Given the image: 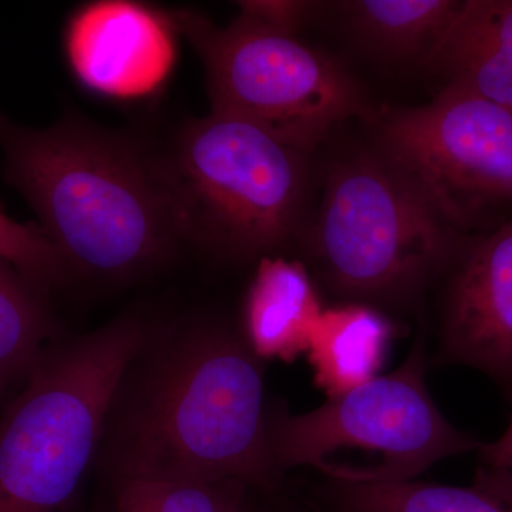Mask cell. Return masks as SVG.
I'll return each instance as SVG.
<instances>
[{
    "label": "cell",
    "mask_w": 512,
    "mask_h": 512,
    "mask_svg": "<svg viewBox=\"0 0 512 512\" xmlns=\"http://www.w3.org/2000/svg\"><path fill=\"white\" fill-rule=\"evenodd\" d=\"M110 456L117 478L274 490L261 359L214 326L170 340L121 410Z\"/></svg>",
    "instance_id": "1"
},
{
    "label": "cell",
    "mask_w": 512,
    "mask_h": 512,
    "mask_svg": "<svg viewBox=\"0 0 512 512\" xmlns=\"http://www.w3.org/2000/svg\"><path fill=\"white\" fill-rule=\"evenodd\" d=\"M0 150L69 269L121 278L187 238L163 161L131 141L72 119L29 128L0 116Z\"/></svg>",
    "instance_id": "2"
},
{
    "label": "cell",
    "mask_w": 512,
    "mask_h": 512,
    "mask_svg": "<svg viewBox=\"0 0 512 512\" xmlns=\"http://www.w3.org/2000/svg\"><path fill=\"white\" fill-rule=\"evenodd\" d=\"M146 325L121 318L46 349L0 420V512H60L79 490Z\"/></svg>",
    "instance_id": "3"
},
{
    "label": "cell",
    "mask_w": 512,
    "mask_h": 512,
    "mask_svg": "<svg viewBox=\"0 0 512 512\" xmlns=\"http://www.w3.org/2000/svg\"><path fill=\"white\" fill-rule=\"evenodd\" d=\"M424 353L417 342L399 369L312 412L269 410L276 471L312 467L340 483H404L444 458L478 451L483 443L456 429L431 399Z\"/></svg>",
    "instance_id": "4"
},
{
    "label": "cell",
    "mask_w": 512,
    "mask_h": 512,
    "mask_svg": "<svg viewBox=\"0 0 512 512\" xmlns=\"http://www.w3.org/2000/svg\"><path fill=\"white\" fill-rule=\"evenodd\" d=\"M311 245L339 295L406 302L450 268L464 244L402 171L365 154L329 175Z\"/></svg>",
    "instance_id": "5"
},
{
    "label": "cell",
    "mask_w": 512,
    "mask_h": 512,
    "mask_svg": "<svg viewBox=\"0 0 512 512\" xmlns=\"http://www.w3.org/2000/svg\"><path fill=\"white\" fill-rule=\"evenodd\" d=\"M161 161L187 238L252 258L281 247L298 227L305 154L247 121L211 111L188 123Z\"/></svg>",
    "instance_id": "6"
},
{
    "label": "cell",
    "mask_w": 512,
    "mask_h": 512,
    "mask_svg": "<svg viewBox=\"0 0 512 512\" xmlns=\"http://www.w3.org/2000/svg\"><path fill=\"white\" fill-rule=\"evenodd\" d=\"M165 15L201 57L212 113L247 121L306 156L336 124L369 111L355 77L296 36L238 18L221 28L188 9Z\"/></svg>",
    "instance_id": "7"
},
{
    "label": "cell",
    "mask_w": 512,
    "mask_h": 512,
    "mask_svg": "<svg viewBox=\"0 0 512 512\" xmlns=\"http://www.w3.org/2000/svg\"><path fill=\"white\" fill-rule=\"evenodd\" d=\"M382 156L456 231L512 214V110L446 84L430 103L380 127Z\"/></svg>",
    "instance_id": "8"
},
{
    "label": "cell",
    "mask_w": 512,
    "mask_h": 512,
    "mask_svg": "<svg viewBox=\"0 0 512 512\" xmlns=\"http://www.w3.org/2000/svg\"><path fill=\"white\" fill-rule=\"evenodd\" d=\"M440 363L512 384V221L464 244L453 262Z\"/></svg>",
    "instance_id": "9"
},
{
    "label": "cell",
    "mask_w": 512,
    "mask_h": 512,
    "mask_svg": "<svg viewBox=\"0 0 512 512\" xmlns=\"http://www.w3.org/2000/svg\"><path fill=\"white\" fill-rule=\"evenodd\" d=\"M174 32L165 12L107 0L74 13L64 45L70 67L89 89L138 99L157 90L173 69Z\"/></svg>",
    "instance_id": "10"
},
{
    "label": "cell",
    "mask_w": 512,
    "mask_h": 512,
    "mask_svg": "<svg viewBox=\"0 0 512 512\" xmlns=\"http://www.w3.org/2000/svg\"><path fill=\"white\" fill-rule=\"evenodd\" d=\"M322 312L305 265L264 256L245 301V342L258 359L293 362L308 352Z\"/></svg>",
    "instance_id": "11"
},
{
    "label": "cell",
    "mask_w": 512,
    "mask_h": 512,
    "mask_svg": "<svg viewBox=\"0 0 512 512\" xmlns=\"http://www.w3.org/2000/svg\"><path fill=\"white\" fill-rule=\"evenodd\" d=\"M429 66L450 86L512 110V0H464Z\"/></svg>",
    "instance_id": "12"
},
{
    "label": "cell",
    "mask_w": 512,
    "mask_h": 512,
    "mask_svg": "<svg viewBox=\"0 0 512 512\" xmlns=\"http://www.w3.org/2000/svg\"><path fill=\"white\" fill-rule=\"evenodd\" d=\"M394 335L387 316L365 303L323 309L308 348L313 382L329 399L379 376Z\"/></svg>",
    "instance_id": "13"
},
{
    "label": "cell",
    "mask_w": 512,
    "mask_h": 512,
    "mask_svg": "<svg viewBox=\"0 0 512 512\" xmlns=\"http://www.w3.org/2000/svg\"><path fill=\"white\" fill-rule=\"evenodd\" d=\"M463 5L464 0H355L339 9L367 52L389 62L429 64Z\"/></svg>",
    "instance_id": "14"
},
{
    "label": "cell",
    "mask_w": 512,
    "mask_h": 512,
    "mask_svg": "<svg viewBox=\"0 0 512 512\" xmlns=\"http://www.w3.org/2000/svg\"><path fill=\"white\" fill-rule=\"evenodd\" d=\"M340 512H512V471L483 466L467 487L412 480L393 484L328 481Z\"/></svg>",
    "instance_id": "15"
},
{
    "label": "cell",
    "mask_w": 512,
    "mask_h": 512,
    "mask_svg": "<svg viewBox=\"0 0 512 512\" xmlns=\"http://www.w3.org/2000/svg\"><path fill=\"white\" fill-rule=\"evenodd\" d=\"M50 333L43 289L0 258V384L28 376Z\"/></svg>",
    "instance_id": "16"
},
{
    "label": "cell",
    "mask_w": 512,
    "mask_h": 512,
    "mask_svg": "<svg viewBox=\"0 0 512 512\" xmlns=\"http://www.w3.org/2000/svg\"><path fill=\"white\" fill-rule=\"evenodd\" d=\"M251 488L237 481L117 478L113 512H248Z\"/></svg>",
    "instance_id": "17"
},
{
    "label": "cell",
    "mask_w": 512,
    "mask_h": 512,
    "mask_svg": "<svg viewBox=\"0 0 512 512\" xmlns=\"http://www.w3.org/2000/svg\"><path fill=\"white\" fill-rule=\"evenodd\" d=\"M0 258L40 289L59 284L69 268L39 224H22L0 211Z\"/></svg>",
    "instance_id": "18"
},
{
    "label": "cell",
    "mask_w": 512,
    "mask_h": 512,
    "mask_svg": "<svg viewBox=\"0 0 512 512\" xmlns=\"http://www.w3.org/2000/svg\"><path fill=\"white\" fill-rule=\"evenodd\" d=\"M238 19L256 28L296 36L315 16L320 8L318 2L305 0H247L238 2Z\"/></svg>",
    "instance_id": "19"
},
{
    "label": "cell",
    "mask_w": 512,
    "mask_h": 512,
    "mask_svg": "<svg viewBox=\"0 0 512 512\" xmlns=\"http://www.w3.org/2000/svg\"><path fill=\"white\" fill-rule=\"evenodd\" d=\"M483 466L512 471V420L507 431L497 441L478 448Z\"/></svg>",
    "instance_id": "20"
},
{
    "label": "cell",
    "mask_w": 512,
    "mask_h": 512,
    "mask_svg": "<svg viewBox=\"0 0 512 512\" xmlns=\"http://www.w3.org/2000/svg\"><path fill=\"white\" fill-rule=\"evenodd\" d=\"M3 387H5V384H0V392H2Z\"/></svg>",
    "instance_id": "21"
},
{
    "label": "cell",
    "mask_w": 512,
    "mask_h": 512,
    "mask_svg": "<svg viewBox=\"0 0 512 512\" xmlns=\"http://www.w3.org/2000/svg\"><path fill=\"white\" fill-rule=\"evenodd\" d=\"M248 512H258V511H254V510H252V508H251V507H249V508H248Z\"/></svg>",
    "instance_id": "22"
}]
</instances>
